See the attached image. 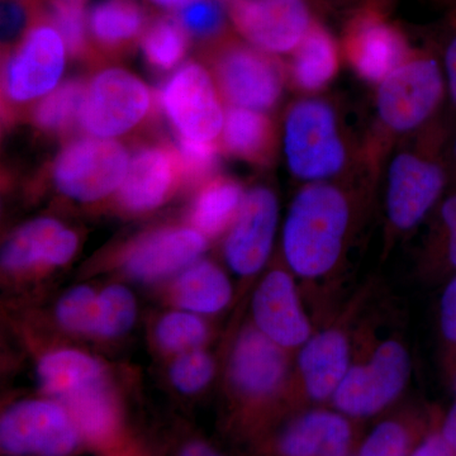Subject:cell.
I'll list each match as a JSON object with an SVG mask.
<instances>
[{"mask_svg": "<svg viewBox=\"0 0 456 456\" xmlns=\"http://www.w3.org/2000/svg\"><path fill=\"white\" fill-rule=\"evenodd\" d=\"M445 71L435 51L411 49L406 59L378 86L377 122L362 146V161L379 173L384 156L395 145L434 121L443 104Z\"/></svg>", "mask_w": 456, "mask_h": 456, "instance_id": "obj_1", "label": "cell"}, {"mask_svg": "<svg viewBox=\"0 0 456 456\" xmlns=\"http://www.w3.org/2000/svg\"><path fill=\"white\" fill-rule=\"evenodd\" d=\"M351 221L346 191L336 183L314 182L294 198L285 221V259L305 278L326 274L338 263Z\"/></svg>", "mask_w": 456, "mask_h": 456, "instance_id": "obj_2", "label": "cell"}, {"mask_svg": "<svg viewBox=\"0 0 456 456\" xmlns=\"http://www.w3.org/2000/svg\"><path fill=\"white\" fill-rule=\"evenodd\" d=\"M284 152L293 175L311 183L370 173L362 151L351 147L338 110L326 99H301L289 107L284 121Z\"/></svg>", "mask_w": 456, "mask_h": 456, "instance_id": "obj_3", "label": "cell"}, {"mask_svg": "<svg viewBox=\"0 0 456 456\" xmlns=\"http://www.w3.org/2000/svg\"><path fill=\"white\" fill-rule=\"evenodd\" d=\"M445 142V128L435 122L399 142L387 180V211L397 230L415 227L443 193L449 175Z\"/></svg>", "mask_w": 456, "mask_h": 456, "instance_id": "obj_4", "label": "cell"}, {"mask_svg": "<svg viewBox=\"0 0 456 456\" xmlns=\"http://www.w3.org/2000/svg\"><path fill=\"white\" fill-rule=\"evenodd\" d=\"M206 59L228 107L266 112L277 106L287 73L274 55L227 32L207 44Z\"/></svg>", "mask_w": 456, "mask_h": 456, "instance_id": "obj_5", "label": "cell"}, {"mask_svg": "<svg viewBox=\"0 0 456 456\" xmlns=\"http://www.w3.org/2000/svg\"><path fill=\"white\" fill-rule=\"evenodd\" d=\"M65 53L60 33L33 7L31 26L5 55L3 99L7 110L16 112V108L49 94L64 71Z\"/></svg>", "mask_w": 456, "mask_h": 456, "instance_id": "obj_6", "label": "cell"}, {"mask_svg": "<svg viewBox=\"0 0 456 456\" xmlns=\"http://www.w3.org/2000/svg\"><path fill=\"white\" fill-rule=\"evenodd\" d=\"M83 444L68 408L46 395L14 402L0 419V448L8 456H73Z\"/></svg>", "mask_w": 456, "mask_h": 456, "instance_id": "obj_7", "label": "cell"}, {"mask_svg": "<svg viewBox=\"0 0 456 456\" xmlns=\"http://www.w3.org/2000/svg\"><path fill=\"white\" fill-rule=\"evenodd\" d=\"M158 101L136 75L106 69L90 80L79 113V125L93 137L123 136L146 121Z\"/></svg>", "mask_w": 456, "mask_h": 456, "instance_id": "obj_8", "label": "cell"}, {"mask_svg": "<svg viewBox=\"0 0 456 456\" xmlns=\"http://www.w3.org/2000/svg\"><path fill=\"white\" fill-rule=\"evenodd\" d=\"M121 143L101 137H82L66 143L53 167L57 191L70 200L94 203L121 187L128 170Z\"/></svg>", "mask_w": 456, "mask_h": 456, "instance_id": "obj_9", "label": "cell"}, {"mask_svg": "<svg viewBox=\"0 0 456 456\" xmlns=\"http://www.w3.org/2000/svg\"><path fill=\"white\" fill-rule=\"evenodd\" d=\"M207 237L191 226L167 224L146 231L123 245L116 266L126 277L141 284L171 281L200 260Z\"/></svg>", "mask_w": 456, "mask_h": 456, "instance_id": "obj_10", "label": "cell"}, {"mask_svg": "<svg viewBox=\"0 0 456 456\" xmlns=\"http://www.w3.org/2000/svg\"><path fill=\"white\" fill-rule=\"evenodd\" d=\"M342 55L364 82L380 83L395 70L412 47L406 35L387 16L386 8L354 9L341 37Z\"/></svg>", "mask_w": 456, "mask_h": 456, "instance_id": "obj_11", "label": "cell"}, {"mask_svg": "<svg viewBox=\"0 0 456 456\" xmlns=\"http://www.w3.org/2000/svg\"><path fill=\"white\" fill-rule=\"evenodd\" d=\"M158 102L180 136L203 142L221 136L224 112L215 80L203 65H183L159 90Z\"/></svg>", "mask_w": 456, "mask_h": 456, "instance_id": "obj_12", "label": "cell"}, {"mask_svg": "<svg viewBox=\"0 0 456 456\" xmlns=\"http://www.w3.org/2000/svg\"><path fill=\"white\" fill-rule=\"evenodd\" d=\"M228 16L248 44L270 53H293L316 18L307 0H231Z\"/></svg>", "mask_w": 456, "mask_h": 456, "instance_id": "obj_13", "label": "cell"}, {"mask_svg": "<svg viewBox=\"0 0 456 456\" xmlns=\"http://www.w3.org/2000/svg\"><path fill=\"white\" fill-rule=\"evenodd\" d=\"M410 369L403 346L395 341L384 342L368 365L349 369L334 393L336 407L350 416L377 413L402 392Z\"/></svg>", "mask_w": 456, "mask_h": 456, "instance_id": "obj_14", "label": "cell"}, {"mask_svg": "<svg viewBox=\"0 0 456 456\" xmlns=\"http://www.w3.org/2000/svg\"><path fill=\"white\" fill-rule=\"evenodd\" d=\"M79 239L55 218L27 222L5 240L2 270L7 277L26 279L66 265L77 254Z\"/></svg>", "mask_w": 456, "mask_h": 456, "instance_id": "obj_15", "label": "cell"}, {"mask_svg": "<svg viewBox=\"0 0 456 456\" xmlns=\"http://www.w3.org/2000/svg\"><path fill=\"white\" fill-rule=\"evenodd\" d=\"M182 185L184 174L176 147L165 141L147 143L132 158L117 202L127 213L151 212L167 202Z\"/></svg>", "mask_w": 456, "mask_h": 456, "instance_id": "obj_16", "label": "cell"}, {"mask_svg": "<svg viewBox=\"0 0 456 456\" xmlns=\"http://www.w3.org/2000/svg\"><path fill=\"white\" fill-rule=\"evenodd\" d=\"M278 216L274 191L265 187L246 191L224 242V256L236 274L248 277L263 268L274 241Z\"/></svg>", "mask_w": 456, "mask_h": 456, "instance_id": "obj_17", "label": "cell"}, {"mask_svg": "<svg viewBox=\"0 0 456 456\" xmlns=\"http://www.w3.org/2000/svg\"><path fill=\"white\" fill-rule=\"evenodd\" d=\"M285 373L281 347L256 327L242 330L228 362V380L237 395L254 401L268 398L281 388Z\"/></svg>", "mask_w": 456, "mask_h": 456, "instance_id": "obj_18", "label": "cell"}, {"mask_svg": "<svg viewBox=\"0 0 456 456\" xmlns=\"http://www.w3.org/2000/svg\"><path fill=\"white\" fill-rule=\"evenodd\" d=\"M255 327L281 347H296L310 338L292 278L274 270L263 279L253 299Z\"/></svg>", "mask_w": 456, "mask_h": 456, "instance_id": "obj_19", "label": "cell"}, {"mask_svg": "<svg viewBox=\"0 0 456 456\" xmlns=\"http://www.w3.org/2000/svg\"><path fill=\"white\" fill-rule=\"evenodd\" d=\"M60 403L68 408L84 443L110 452L122 444V410L110 379L86 387Z\"/></svg>", "mask_w": 456, "mask_h": 456, "instance_id": "obj_20", "label": "cell"}, {"mask_svg": "<svg viewBox=\"0 0 456 456\" xmlns=\"http://www.w3.org/2000/svg\"><path fill=\"white\" fill-rule=\"evenodd\" d=\"M110 378L102 360L75 347L46 351L36 365V379L41 392L59 402Z\"/></svg>", "mask_w": 456, "mask_h": 456, "instance_id": "obj_21", "label": "cell"}, {"mask_svg": "<svg viewBox=\"0 0 456 456\" xmlns=\"http://www.w3.org/2000/svg\"><path fill=\"white\" fill-rule=\"evenodd\" d=\"M341 55L340 44L316 20L285 66L287 79L301 92H320L331 84L340 70Z\"/></svg>", "mask_w": 456, "mask_h": 456, "instance_id": "obj_22", "label": "cell"}, {"mask_svg": "<svg viewBox=\"0 0 456 456\" xmlns=\"http://www.w3.org/2000/svg\"><path fill=\"white\" fill-rule=\"evenodd\" d=\"M277 130L264 112L248 108L227 107L221 150L246 163L268 167L277 152Z\"/></svg>", "mask_w": 456, "mask_h": 456, "instance_id": "obj_23", "label": "cell"}, {"mask_svg": "<svg viewBox=\"0 0 456 456\" xmlns=\"http://www.w3.org/2000/svg\"><path fill=\"white\" fill-rule=\"evenodd\" d=\"M350 443V426L344 417L314 411L281 434L279 452L283 456H346Z\"/></svg>", "mask_w": 456, "mask_h": 456, "instance_id": "obj_24", "label": "cell"}, {"mask_svg": "<svg viewBox=\"0 0 456 456\" xmlns=\"http://www.w3.org/2000/svg\"><path fill=\"white\" fill-rule=\"evenodd\" d=\"M167 297L174 308L203 316L224 310L231 301L232 288L220 266L198 260L169 281Z\"/></svg>", "mask_w": 456, "mask_h": 456, "instance_id": "obj_25", "label": "cell"}, {"mask_svg": "<svg viewBox=\"0 0 456 456\" xmlns=\"http://www.w3.org/2000/svg\"><path fill=\"white\" fill-rule=\"evenodd\" d=\"M147 23L145 9L137 0H99L88 13L93 45L110 55L134 49Z\"/></svg>", "mask_w": 456, "mask_h": 456, "instance_id": "obj_26", "label": "cell"}, {"mask_svg": "<svg viewBox=\"0 0 456 456\" xmlns=\"http://www.w3.org/2000/svg\"><path fill=\"white\" fill-rule=\"evenodd\" d=\"M305 388L312 398L326 399L334 395L349 371V345L338 331L314 336L299 355Z\"/></svg>", "mask_w": 456, "mask_h": 456, "instance_id": "obj_27", "label": "cell"}, {"mask_svg": "<svg viewBox=\"0 0 456 456\" xmlns=\"http://www.w3.org/2000/svg\"><path fill=\"white\" fill-rule=\"evenodd\" d=\"M244 197V189L235 179L213 176L198 187L188 208L189 226L207 239L222 235L235 222Z\"/></svg>", "mask_w": 456, "mask_h": 456, "instance_id": "obj_28", "label": "cell"}, {"mask_svg": "<svg viewBox=\"0 0 456 456\" xmlns=\"http://www.w3.org/2000/svg\"><path fill=\"white\" fill-rule=\"evenodd\" d=\"M33 7L55 27L74 60L95 59L97 49L90 37L88 14L82 0H33Z\"/></svg>", "mask_w": 456, "mask_h": 456, "instance_id": "obj_29", "label": "cell"}, {"mask_svg": "<svg viewBox=\"0 0 456 456\" xmlns=\"http://www.w3.org/2000/svg\"><path fill=\"white\" fill-rule=\"evenodd\" d=\"M191 36L178 17L159 16L147 23L141 50L150 68L165 73L173 70L187 53Z\"/></svg>", "mask_w": 456, "mask_h": 456, "instance_id": "obj_30", "label": "cell"}, {"mask_svg": "<svg viewBox=\"0 0 456 456\" xmlns=\"http://www.w3.org/2000/svg\"><path fill=\"white\" fill-rule=\"evenodd\" d=\"M86 84L80 79L66 80L49 93L32 113L33 125L50 136H66L79 122Z\"/></svg>", "mask_w": 456, "mask_h": 456, "instance_id": "obj_31", "label": "cell"}, {"mask_svg": "<svg viewBox=\"0 0 456 456\" xmlns=\"http://www.w3.org/2000/svg\"><path fill=\"white\" fill-rule=\"evenodd\" d=\"M208 338L209 329L203 317L179 308L159 317L152 329L155 346L170 358L187 351L203 349Z\"/></svg>", "mask_w": 456, "mask_h": 456, "instance_id": "obj_32", "label": "cell"}, {"mask_svg": "<svg viewBox=\"0 0 456 456\" xmlns=\"http://www.w3.org/2000/svg\"><path fill=\"white\" fill-rule=\"evenodd\" d=\"M137 318V302L126 285H107L98 292L95 338L113 341L131 331Z\"/></svg>", "mask_w": 456, "mask_h": 456, "instance_id": "obj_33", "label": "cell"}, {"mask_svg": "<svg viewBox=\"0 0 456 456\" xmlns=\"http://www.w3.org/2000/svg\"><path fill=\"white\" fill-rule=\"evenodd\" d=\"M98 317V292L89 285H77L66 290L55 305V320L65 334L77 338H95Z\"/></svg>", "mask_w": 456, "mask_h": 456, "instance_id": "obj_34", "label": "cell"}, {"mask_svg": "<svg viewBox=\"0 0 456 456\" xmlns=\"http://www.w3.org/2000/svg\"><path fill=\"white\" fill-rule=\"evenodd\" d=\"M215 375V362L206 350L197 349L171 358L167 377L170 384L182 395L202 392Z\"/></svg>", "mask_w": 456, "mask_h": 456, "instance_id": "obj_35", "label": "cell"}, {"mask_svg": "<svg viewBox=\"0 0 456 456\" xmlns=\"http://www.w3.org/2000/svg\"><path fill=\"white\" fill-rule=\"evenodd\" d=\"M175 147L183 165L184 187H200L217 175L216 171L220 164V147L217 143L191 140L178 134Z\"/></svg>", "mask_w": 456, "mask_h": 456, "instance_id": "obj_36", "label": "cell"}, {"mask_svg": "<svg viewBox=\"0 0 456 456\" xmlns=\"http://www.w3.org/2000/svg\"><path fill=\"white\" fill-rule=\"evenodd\" d=\"M178 18L191 37L207 44L227 33L222 0H193L180 9Z\"/></svg>", "mask_w": 456, "mask_h": 456, "instance_id": "obj_37", "label": "cell"}, {"mask_svg": "<svg viewBox=\"0 0 456 456\" xmlns=\"http://www.w3.org/2000/svg\"><path fill=\"white\" fill-rule=\"evenodd\" d=\"M407 435L401 425L383 422L365 441L359 456H406Z\"/></svg>", "mask_w": 456, "mask_h": 456, "instance_id": "obj_38", "label": "cell"}, {"mask_svg": "<svg viewBox=\"0 0 456 456\" xmlns=\"http://www.w3.org/2000/svg\"><path fill=\"white\" fill-rule=\"evenodd\" d=\"M33 20L32 2L7 0L2 7V38L9 45L25 35Z\"/></svg>", "mask_w": 456, "mask_h": 456, "instance_id": "obj_39", "label": "cell"}, {"mask_svg": "<svg viewBox=\"0 0 456 456\" xmlns=\"http://www.w3.org/2000/svg\"><path fill=\"white\" fill-rule=\"evenodd\" d=\"M440 215L445 228L449 260L456 266V194H452L443 203Z\"/></svg>", "mask_w": 456, "mask_h": 456, "instance_id": "obj_40", "label": "cell"}, {"mask_svg": "<svg viewBox=\"0 0 456 456\" xmlns=\"http://www.w3.org/2000/svg\"><path fill=\"white\" fill-rule=\"evenodd\" d=\"M441 327L444 335L456 342V278L446 288L441 301Z\"/></svg>", "mask_w": 456, "mask_h": 456, "instance_id": "obj_41", "label": "cell"}, {"mask_svg": "<svg viewBox=\"0 0 456 456\" xmlns=\"http://www.w3.org/2000/svg\"><path fill=\"white\" fill-rule=\"evenodd\" d=\"M454 25L456 26L455 22ZM443 65L450 98L456 106V29L454 35L446 44L445 51H444Z\"/></svg>", "mask_w": 456, "mask_h": 456, "instance_id": "obj_42", "label": "cell"}, {"mask_svg": "<svg viewBox=\"0 0 456 456\" xmlns=\"http://www.w3.org/2000/svg\"><path fill=\"white\" fill-rule=\"evenodd\" d=\"M412 456H456L454 450L449 445L444 436L434 435L426 439Z\"/></svg>", "mask_w": 456, "mask_h": 456, "instance_id": "obj_43", "label": "cell"}, {"mask_svg": "<svg viewBox=\"0 0 456 456\" xmlns=\"http://www.w3.org/2000/svg\"><path fill=\"white\" fill-rule=\"evenodd\" d=\"M178 456H221L202 440H191L180 448Z\"/></svg>", "mask_w": 456, "mask_h": 456, "instance_id": "obj_44", "label": "cell"}, {"mask_svg": "<svg viewBox=\"0 0 456 456\" xmlns=\"http://www.w3.org/2000/svg\"><path fill=\"white\" fill-rule=\"evenodd\" d=\"M444 439L448 441L456 455V403L446 417L445 426H444Z\"/></svg>", "mask_w": 456, "mask_h": 456, "instance_id": "obj_45", "label": "cell"}, {"mask_svg": "<svg viewBox=\"0 0 456 456\" xmlns=\"http://www.w3.org/2000/svg\"><path fill=\"white\" fill-rule=\"evenodd\" d=\"M152 4L158 5V7L167 9V11H180V9L184 8L185 5H188L189 3L193 2V0H150Z\"/></svg>", "mask_w": 456, "mask_h": 456, "instance_id": "obj_46", "label": "cell"}, {"mask_svg": "<svg viewBox=\"0 0 456 456\" xmlns=\"http://www.w3.org/2000/svg\"><path fill=\"white\" fill-rule=\"evenodd\" d=\"M358 4V8L368 7V5H374V7L387 8V2L388 0H354Z\"/></svg>", "mask_w": 456, "mask_h": 456, "instance_id": "obj_47", "label": "cell"}, {"mask_svg": "<svg viewBox=\"0 0 456 456\" xmlns=\"http://www.w3.org/2000/svg\"><path fill=\"white\" fill-rule=\"evenodd\" d=\"M436 2L449 12L452 22H456V0H436Z\"/></svg>", "mask_w": 456, "mask_h": 456, "instance_id": "obj_48", "label": "cell"}, {"mask_svg": "<svg viewBox=\"0 0 456 456\" xmlns=\"http://www.w3.org/2000/svg\"><path fill=\"white\" fill-rule=\"evenodd\" d=\"M448 164H449V173H455V175H456V140H455L454 147H452V155H450Z\"/></svg>", "mask_w": 456, "mask_h": 456, "instance_id": "obj_49", "label": "cell"}, {"mask_svg": "<svg viewBox=\"0 0 456 456\" xmlns=\"http://www.w3.org/2000/svg\"><path fill=\"white\" fill-rule=\"evenodd\" d=\"M228 2H231V0H228Z\"/></svg>", "mask_w": 456, "mask_h": 456, "instance_id": "obj_50", "label": "cell"}, {"mask_svg": "<svg viewBox=\"0 0 456 456\" xmlns=\"http://www.w3.org/2000/svg\"><path fill=\"white\" fill-rule=\"evenodd\" d=\"M82 2H84V0H82Z\"/></svg>", "mask_w": 456, "mask_h": 456, "instance_id": "obj_51", "label": "cell"}, {"mask_svg": "<svg viewBox=\"0 0 456 456\" xmlns=\"http://www.w3.org/2000/svg\"><path fill=\"white\" fill-rule=\"evenodd\" d=\"M25 2H26V0H25Z\"/></svg>", "mask_w": 456, "mask_h": 456, "instance_id": "obj_52", "label": "cell"}]
</instances>
